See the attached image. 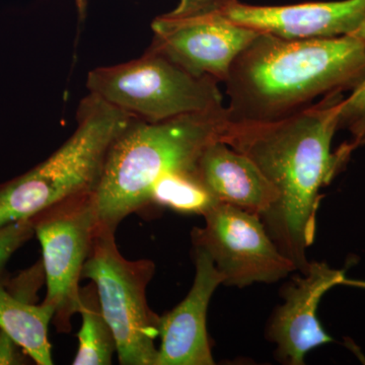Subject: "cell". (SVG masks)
Here are the masks:
<instances>
[{
  "label": "cell",
  "mask_w": 365,
  "mask_h": 365,
  "mask_svg": "<svg viewBox=\"0 0 365 365\" xmlns=\"http://www.w3.org/2000/svg\"><path fill=\"white\" fill-rule=\"evenodd\" d=\"M341 101L309 106L269 121L230 122L222 138L251 158L279 193L272 209L261 218L281 253L304 273L307 249L316 235L322 188L345 160L332 153L341 122Z\"/></svg>",
  "instance_id": "obj_1"
},
{
  "label": "cell",
  "mask_w": 365,
  "mask_h": 365,
  "mask_svg": "<svg viewBox=\"0 0 365 365\" xmlns=\"http://www.w3.org/2000/svg\"><path fill=\"white\" fill-rule=\"evenodd\" d=\"M365 71V45L353 35L288 40L259 34L227 81L235 121H269L311 106Z\"/></svg>",
  "instance_id": "obj_2"
},
{
  "label": "cell",
  "mask_w": 365,
  "mask_h": 365,
  "mask_svg": "<svg viewBox=\"0 0 365 365\" xmlns=\"http://www.w3.org/2000/svg\"><path fill=\"white\" fill-rule=\"evenodd\" d=\"M228 122L225 107L157 123L133 120L113 143L93 191L98 227L116 232L125 218L150 206L151 189L163 175L196 170Z\"/></svg>",
  "instance_id": "obj_3"
},
{
  "label": "cell",
  "mask_w": 365,
  "mask_h": 365,
  "mask_svg": "<svg viewBox=\"0 0 365 365\" xmlns=\"http://www.w3.org/2000/svg\"><path fill=\"white\" fill-rule=\"evenodd\" d=\"M88 93L76 113L73 134L44 162L0 185V227L97 188L113 143L133 121Z\"/></svg>",
  "instance_id": "obj_4"
},
{
  "label": "cell",
  "mask_w": 365,
  "mask_h": 365,
  "mask_svg": "<svg viewBox=\"0 0 365 365\" xmlns=\"http://www.w3.org/2000/svg\"><path fill=\"white\" fill-rule=\"evenodd\" d=\"M218 83L210 76L192 74L150 48L131 61L97 67L86 79L88 93L150 123L225 107Z\"/></svg>",
  "instance_id": "obj_5"
},
{
  "label": "cell",
  "mask_w": 365,
  "mask_h": 365,
  "mask_svg": "<svg viewBox=\"0 0 365 365\" xmlns=\"http://www.w3.org/2000/svg\"><path fill=\"white\" fill-rule=\"evenodd\" d=\"M155 272L148 259L127 260L120 253L115 232L98 227L83 279L97 287L106 319L111 327L122 365H155L160 316L148 306L146 290Z\"/></svg>",
  "instance_id": "obj_6"
},
{
  "label": "cell",
  "mask_w": 365,
  "mask_h": 365,
  "mask_svg": "<svg viewBox=\"0 0 365 365\" xmlns=\"http://www.w3.org/2000/svg\"><path fill=\"white\" fill-rule=\"evenodd\" d=\"M34 217L47 285L43 302L54 307L57 330L69 333L72 317L79 311L83 267L98 232L93 192L60 201Z\"/></svg>",
  "instance_id": "obj_7"
},
{
  "label": "cell",
  "mask_w": 365,
  "mask_h": 365,
  "mask_svg": "<svg viewBox=\"0 0 365 365\" xmlns=\"http://www.w3.org/2000/svg\"><path fill=\"white\" fill-rule=\"evenodd\" d=\"M151 30L148 48L192 74L218 83L227 81L235 60L259 35L227 20L212 0H179L153 21Z\"/></svg>",
  "instance_id": "obj_8"
},
{
  "label": "cell",
  "mask_w": 365,
  "mask_h": 365,
  "mask_svg": "<svg viewBox=\"0 0 365 365\" xmlns=\"http://www.w3.org/2000/svg\"><path fill=\"white\" fill-rule=\"evenodd\" d=\"M205 225L192 232L194 248L202 249L225 277L223 285L246 287L272 283L297 270L266 230L259 216L217 203L203 215Z\"/></svg>",
  "instance_id": "obj_9"
},
{
  "label": "cell",
  "mask_w": 365,
  "mask_h": 365,
  "mask_svg": "<svg viewBox=\"0 0 365 365\" xmlns=\"http://www.w3.org/2000/svg\"><path fill=\"white\" fill-rule=\"evenodd\" d=\"M227 20L258 34L288 40L351 35L365 16V0L254 6L240 0H212Z\"/></svg>",
  "instance_id": "obj_10"
},
{
  "label": "cell",
  "mask_w": 365,
  "mask_h": 365,
  "mask_svg": "<svg viewBox=\"0 0 365 365\" xmlns=\"http://www.w3.org/2000/svg\"><path fill=\"white\" fill-rule=\"evenodd\" d=\"M349 283L344 273L326 263L309 262L283 289V302L274 312L267 327V338L276 344V354L284 364H304L307 353L332 342L319 324L317 311L322 297L333 287Z\"/></svg>",
  "instance_id": "obj_11"
},
{
  "label": "cell",
  "mask_w": 365,
  "mask_h": 365,
  "mask_svg": "<svg viewBox=\"0 0 365 365\" xmlns=\"http://www.w3.org/2000/svg\"><path fill=\"white\" fill-rule=\"evenodd\" d=\"M195 277L187 297L160 317V345L155 365H212L206 328L211 297L225 277L202 249L194 248Z\"/></svg>",
  "instance_id": "obj_12"
},
{
  "label": "cell",
  "mask_w": 365,
  "mask_h": 365,
  "mask_svg": "<svg viewBox=\"0 0 365 365\" xmlns=\"http://www.w3.org/2000/svg\"><path fill=\"white\" fill-rule=\"evenodd\" d=\"M197 173L220 202L262 218L279 193L256 163L225 141L209 144L197 163Z\"/></svg>",
  "instance_id": "obj_13"
},
{
  "label": "cell",
  "mask_w": 365,
  "mask_h": 365,
  "mask_svg": "<svg viewBox=\"0 0 365 365\" xmlns=\"http://www.w3.org/2000/svg\"><path fill=\"white\" fill-rule=\"evenodd\" d=\"M54 307L14 294L0 279V330L9 334L38 365H52L51 343L48 335Z\"/></svg>",
  "instance_id": "obj_14"
},
{
  "label": "cell",
  "mask_w": 365,
  "mask_h": 365,
  "mask_svg": "<svg viewBox=\"0 0 365 365\" xmlns=\"http://www.w3.org/2000/svg\"><path fill=\"white\" fill-rule=\"evenodd\" d=\"M81 314L78 331V348L74 365H110L117 354L114 334L101 307L95 283H88L79 290V311Z\"/></svg>",
  "instance_id": "obj_15"
},
{
  "label": "cell",
  "mask_w": 365,
  "mask_h": 365,
  "mask_svg": "<svg viewBox=\"0 0 365 365\" xmlns=\"http://www.w3.org/2000/svg\"><path fill=\"white\" fill-rule=\"evenodd\" d=\"M220 203L196 170H175L158 180L150 195V206H160L182 215H204Z\"/></svg>",
  "instance_id": "obj_16"
},
{
  "label": "cell",
  "mask_w": 365,
  "mask_h": 365,
  "mask_svg": "<svg viewBox=\"0 0 365 365\" xmlns=\"http://www.w3.org/2000/svg\"><path fill=\"white\" fill-rule=\"evenodd\" d=\"M35 217L0 227V271L19 249L35 235Z\"/></svg>",
  "instance_id": "obj_17"
},
{
  "label": "cell",
  "mask_w": 365,
  "mask_h": 365,
  "mask_svg": "<svg viewBox=\"0 0 365 365\" xmlns=\"http://www.w3.org/2000/svg\"><path fill=\"white\" fill-rule=\"evenodd\" d=\"M365 112V78L357 85L351 95L341 102V121L359 119Z\"/></svg>",
  "instance_id": "obj_18"
},
{
  "label": "cell",
  "mask_w": 365,
  "mask_h": 365,
  "mask_svg": "<svg viewBox=\"0 0 365 365\" xmlns=\"http://www.w3.org/2000/svg\"><path fill=\"white\" fill-rule=\"evenodd\" d=\"M21 349L9 334L0 330V365L24 364Z\"/></svg>",
  "instance_id": "obj_19"
},
{
  "label": "cell",
  "mask_w": 365,
  "mask_h": 365,
  "mask_svg": "<svg viewBox=\"0 0 365 365\" xmlns=\"http://www.w3.org/2000/svg\"><path fill=\"white\" fill-rule=\"evenodd\" d=\"M354 133L356 135V140H355V145L357 144L364 143L365 141V112L359 118L355 120Z\"/></svg>",
  "instance_id": "obj_20"
},
{
  "label": "cell",
  "mask_w": 365,
  "mask_h": 365,
  "mask_svg": "<svg viewBox=\"0 0 365 365\" xmlns=\"http://www.w3.org/2000/svg\"><path fill=\"white\" fill-rule=\"evenodd\" d=\"M355 37L359 38L360 41L365 45V16L364 20L361 21L359 28L355 30V32L351 34Z\"/></svg>",
  "instance_id": "obj_21"
},
{
  "label": "cell",
  "mask_w": 365,
  "mask_h": 365,
  "mask_svg": "<svg viewBox=\"0 0 365 365\" xmlns=\"http://www.w3.org/2000/svg\"><path fill=\"white\" fill-rule=\"evenodd\" d=\"M74 1H76V7H78L79 16L83 18L86 14L88 0H74Z\"/></svg>",
  "instance_id": "obj_22"
}]
</instances>
